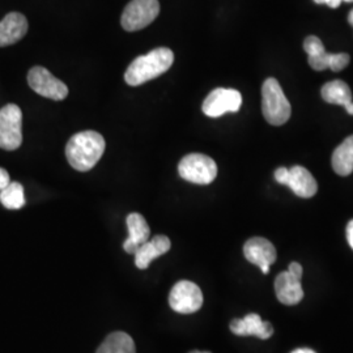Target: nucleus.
Wrapping results in <instances>:
<instances>
[{
	"instance_id": "obj_16",
	"label": "nucleus",
	"mask_w": 353,
	"mask_h": 353,
	"mask_svg": "<svg viewBox=\"0 0 353 353\" xmlns=\"http://www.w3.org/2000/svg\"><path fill=\"white\" fill-rule=\"evenodd\" d=\"M170 248L172 243L166 236H154L152 240L144 242L135 252V265L139 270H145L152 261L166 254Z\"/></svg>"
},
{
	"instance_id": "obj_18",
	"label": "nucleus",
	"mask_w": 353,
	"mask_h": 353,
	"mask_svg": "<svg viewBox=\"0 0 353 353\" xmlns=\"http://www.w3.org/2000/svg\"><path fill=\"white\" fill-rule=\"evenodd\" d=\"M96 353H137V347L128 334L115 331L106 336Z\"/></svg>"
},
{
	"instance_id": "obj_31",
	"label": "nucleus",
	"mask_w": 353,
	"mask_h": 353,
	"mask_svg": "<svg viewBox=\"0 0 353 353\" xmlns=\"http://www.w3.org/2000/svg\"><path fill=\"white\" fill-rule=\"evenodd\" d=\"M190 353H211V352H202V351H192V352Z\"/></svg>"
},
{
	"instance_id": "obj_24",
	"label": "nucleus",
	"mask_w": 353,
	"mask_h": 353,
	"mask_svg": "<svg viewBox=\"0 0 353 353\" xmlns=\"http://www.w3.org/2000/svg\"><path fill=\"white\" fill-rule=\"evenodd\" d=\"M288 271H290L293 276H296V278H303V265H300V263H297V262L290 263V267H288Z\"/></svg>"
},
{
	"instance_id": "obj_32",
	"label": "nucleus",
	"mask_w": 353,
	"mask_h": 353,
	"mask_svg": "<svg viewBox=\"0 0 353 353\" xmlns=\"http://www.w3.org/2000/svg\"><path fill=\"white\" fill-rule=\"evenodd\" d=\"M341 1H347V3H352L353 0H341Z\"/></svg>"
},
{
	"instance_id": "obj_30",
	"label": "nucleus",
	"mask_w": 353,
	"mask_h": 353,
	"mask_svg": "<svg viewBox=\"0 0 353 353\" xmlns=\"http://www.w3.org/2000/svg\"><path fill=\"white\" fill-rule=\"evenodd\" d=\"M348 23L353 26V10L350 12V16H348Z\"/></svg>"
},
{
	"instance_id": "obj_21",
	"label": "nucleus",
	"mask_w": 353,
	"mask_h": 353,
	"mask_svg": "<svg viewBox=\"0 0 353 353\" xmlns=\"http://www.w3.org/2000/svg\"><path fill=\"white\" fill-rule=\"evenodd\" d=\"M0 203L8 210H20L26 204L24 188L19 182H10L7 188L0 191Z\"/></svg>"
},
{
	"instance_id": "obj_12",
	"label": "nucleus",
	"mask_w": 353,
	"mask_h": 353,
	"mask_svg": "<svg viewBox=\"0 0 353 353\" xmlns=\"http://www.w3.org/2000/svg\"><path fill=\"white\" fill-rule=\"evenodd\" d=\"M28 33V20L19 12L8 13L0 21V48L14 45Z\"/></svg>"
},
{
	"instance_id": "obj_15",
	"label": "nucleus",
	"mask_w": 353,
	"mask_h": 353,
	"mask_svg": "<svg viewBox=\"0 0 353 353\" xmlns=\"http://www.w3.org/2000/svg\"><path fill=\"white\" fill-rule=\"evenodd\" d=\"M285 186H288L297 196L305 199L314 196L318 190L316 178L312 176V173L307 169L299 165L290 168V176Z\"/></svg>"
},
{
	"instance_id": "obj_9",
	"label": "nucleus",
	"mask_w": 353,
	"mask_h": 353,
	"mask_svg": "<svg viewBox=\"0 0 353 353\" xmlns=\"http://www.w3.org/2000/svg\"><path fill=\"white\" fill-rule=\"evenodd\" d=\"M242 105V96L236 89L217 88L203 102V113L219 118L225 113H237Z\"/></svg>"
},
{
	"instance_id": "obj_7",
	"label": "nucleus",
	"mask_w": 353,
	"mask_h": 353,
	"mask_svg": "<svg viewBox=\"0 0 353 353\" xmlns=\"http://www.w3.org/2000/svg\"><path fill=\"white\" fill-rule=\"evenodd\" d=\"M28 84L37 94L54 101H62L68 96V88L45 67L36 65L28 74Z\"/></svg>"
},
{
	"instance_id": "obj_8",
	"label": "nucleus",
	"mask_w": 353,
	"mask_h": 353,
	"mask_svg": "<svg viewBox=\"0 0 353 353\" xmlns=\"http://www.w3.org/2000/svg\"><path fill=\"white\" fill-rule=\"evenodd\" d=\"M169 305L179 314H192L202 307V290L192 281L181 280L170 290Z\"/></svg>"
},
{
	"instance_id": "obj_2",
	"label": "nucleus",
	"mask_w": 353,
	"mask_h": 353,
	"mask_svg": "<svg viewBox=\"0 0 353 353\" xmlns=\"http://www.w3.org/2000/svg\"><path fill=\"white\" fill-rule=\"evenodd\" d=\"M174 63V54L168 48H157L140 55L128 65L125 80L131 87H138L165 74Z\"/></svg>"
},
{
	"instance_id": "obj_25",
	"label": "nucleus",
	"mask_w": 353,
	"mask_h": 353,
	"mask_svg": "<svg viewBox=\"0 0 353 353\" xmlns=\"http://www.w3.org/2000/svg\"><path fill=\"white\" fill-rule=\"evenodd\" d=\"M10 182H11V179H10L8 172L6 169L0 168V191L4 188H7L10 185Z\"/></svg>"
},
{
	"instance_id": "obj_22",
	"label": "nucleus",
	"mask_w": 353,
	"mask_h": 353,
	"mask_svg": "<svg viewBox=\"0 0 353 353\" xmlns=\"http://www.w3.org/2000/svg\"><path fill=\"white\" fill-rule=\"evenodd\" d=\"M303 50L306 51V54L309 57H316V55L323 54L326 49L319 38L316 36H309L303 42Z\"/></svg>"
},
{
	"instance_id": "obj_4",
	"label": "nucleus",
	"mask_w": 353,
	"mask_h": 353,
	"mask_svg": "<svg viewBox=\"0 0 353 353\" xmlns=\"http://www.w3.org/2000/svg\"><path fill=\"white\" fill-rule=\"evenodd\" d=\"M178 173L191 183L210 185L217 176V165L210 156L190 153L179 161Z\"/></svg>"
},
{
	"instance_id": "obj_5",
	"label": "nucleus",
	"mask_w": 353,
	"mask_h": 353,
	"mask_svg": "<svg viewBox=\"0 0 353 353\" xmlns=\"http://www.w3.org/2000/svg\"><path fill=\"white\" fill-rule=\"evenodd\" d=\"M23 143V112L14 105L8 103L0 110V148L14 151Z\"/></svg>"
},
{
	"instance_id": "obj_10",
	"label": "nucleus",
	"mask_w": 353,
	"mask_h": 353,
	"mask_svg": "<svg viewBox=\"0 0 353 353\" xmlns=\"http://www.w3.org/2000/svg\"><path fill=\"white\" fill-rule=\"evenodd\" d=\"M245 258L252 263L258 265L261 271L267 275L270 272V265H274L276 261V249L268 240L263 237H252L243 246Z\"/></svg>"
},
{
	"instance_id": "obj_23",
	"label": "nucleus",
	"mask_w": 353,
	"mask_h": 353,
	"mask_svg": "<svg viewBox=\"0 0 353 353\" xmlns=\"http://www.w3.org/2000/svg\"><path fill=\"white\" fill-rule=\"evenodd\" d=\"M288 176H290V169H287V168H279L275 170V179L280 185H284V186L287 185Z\"/></svg>"
},
{
	"instance_id": "obj_1",
	"label": "nucleus",
	"mask_w": 353,
	"mask_h": 353,
	"mask_svg": "<svg viewBox=\"0 0 353 353\" xmlns=\"http://www.w3.org/2000/svg\"><path fill=\"white\" fill-rule=\"evenodd\" d=\"M106 143L97 131H83L75 134L65 145V157L70 165L79 172H88L100 161Z\"/></svg>"
},
{
	"instance_id": "obj_3",
	"label": "nucleus",
	"mask_w": 353,
	"mask_h": 353,
	"mask_svg": "<svg viewBox=\"0 0 353 353\" xmlns=\"http://www.w3.org/2000/svg\"><path fill=\"white\" fill-rule=\"evenodd\" d=\"M262 112L272 126H281L290 118L292 108L278 80L268 77L262 87Z\"/></svg>"
},
{
	"instance_id": "obj_17",
	"label": "nucleus",
	"mask_w": 353,
	"mask_h": 353,
	"mask_svg": "<svg viewBox=\"0 0 353 353\" xmlns=\"http://www.w3.org/2000/svg\"><path fill=\"white\" fill-rule=\"evenodd\" d=\"M331 164L335 173L339 176H347L353 173V135L344 140L334 151Z\"/></svg>"
},
{
	"instance_id": "obj_6",
	"label": "nucleus",
	"mask_w": 353,
	"mask_h": 353,
	"mask_svg": "<svg viewBox=\"0 0 353 353\" xmlns=\"http://www.w3.org/2000/svg\"><path fill=\"white\" fill-rule=\"evenodd\" d=\"M160 13L159 0H131L121 17L127 32H137L152 24Z\"/></svg>"
},
{
	"instance_id": "obj_11",
	"label": "nucleus",
	"mask_w": 353,
	"mask_h": 353,
	"mask_svg": "<svg viewBox=\"0 0 353 353\" xmlns=\"http://www.w3.org/2000/svg\"><path fill=\"white\" fill-rule=\"evenodd\" d=\"M230 331L237 336H256L262 341L270 339L274 335V327L270 322L262 321L261 316L252 313L242 319L230 322Z\"/></svg>"
},
{
	"instance_id": "obj_27",
	"label": "nucleus",
	"mask_w": 353,
	"mask_h": 353,
	"mask_svg": "<svg viewBox=\"0 0 353 353\" xmlns=\"http://www.w3.org/2000/svg\"><path fill=\"white\" fill-rule=\"evenodd\" d=\"M347 240H348L350 246L353 249V220H351L347 225Z\"/></svg>"
},
{
	"instance_id": "obj_29",
	"label": "nucleus",
	"mask_w": 353,
	"mask_h": 353,
	"mask_svg": "<svg viewBox=\"0 0 353 353\" xmlns=\"http://www.w3.org/2000/svg\"><path fill=\"white\" fill-rule=\"evenodd\" d=\"M345 110H347V113L350 114V115H353V101L345 106Z\"/></svg>"
},
{
	"instance_id": "obj_13",
	"label": "nucleus",
	"mask_w": 353,
	"mask_h": 353,
	"mask_svg": "<svg viewBox=\"0 0 353 353\" xmlns=\"http://www.w3.org/2000/svg\"><path fill=\"white\" fill-rule=\"evenodd\" d=\"M128 239L123 242V249L128 254L135 255L140 246L150 240L151 230L147 220L140 214H130L127 216Z\"/></svg>"
},
{
	"instance_id": "obj_14",
	"label": "nucleus",
	"mask_w": 353,
	"mask_h": 353,
	"mask_svg": "<svg viewBox=\"0 0 353 353\" xmlns=\"http://www.w3.org/2000/svg\"><path fill=\"white\" fill-rule=\"evenodd\" d=\"M275 293L279 301L284 305H297L303 299L301 279L296 278L290 271H284L275 280Z\"/></svg>"
},
{
	"instance_id": "obj_28",
	"label": "nucleus",
	"mask_w": 353,
	"mask_h": 353,
	"mask_svg": "<svg viewBox=\"0 0 353 353\" xmlns=\"http://www.w3.org/2000/svg\"><path fill=\"white\" fill-rule=\"evenodd\" d=\"M290 353H316L314 351H312V350H309V348H300V350H296V351H293V352Z\"/></svg>"
},
{
	"instance_id": "obj_26",
	"label": "nucleus",
	"mask_w": 353,
	"mask_h": 353,
	"mask_svg": "<svg viewBox=\"0 0 353 353\" xmlns=\"http://www.w3.org/2000/svg\"><path fill=\"white\" fill-rule=\"evenodd\" d=\"M316 4H327L331 8H338L341 4V0H314Z\"/></svg>"
},
{
	"instance_id": "obj_19",
	"label": "nucleus",
	"mask_w": 353,
	"mask_h": 353,
	"mask_svg": "<svg viewBox=\"0 0 353 353\" xmlns=\"http://www.w3.org/2000/svg\"><path fill=\"white\" fill-rule=\"evenodd\" d=\"M309 64L313 70L316 71H323L326 68L332 70L334 72H339L341 70H344L348 64H350V55L345 52L341 54H328L327 51H325L321 55L316 57H309Z\"/></svg>"
},
{
	"instance_id": "obj_20",
	"label": "nucleus",
	"mask_w": 353,
	"mask_h": 353,
	"mask_svg": "<svg viewBox=\"0 0 353 353\" xmlns=\"http://www.w3.org/2000/svg\"><path fill=\"white\" fill-rule=\"evenodd\" d=\"M321 94L322 99L328 103L341 105L344 108L352 102L351 89L341 80H335L325 84L321 89Z\"/></svg>"
}]
</instances>
